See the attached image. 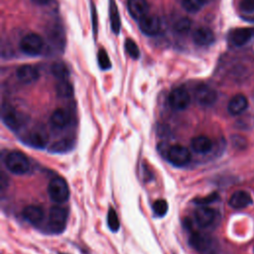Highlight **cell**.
<instances>
[{
    "label": "cell",
    "mask_w": 254,
    "mask_h": 254,
    "mask_svg": "<svg viewBox=\"0 0 254 254\" xmlns=\"http://www.w3.org/2000/svg\"><path fill=\"white\" fill-rule=\"evenodd\" d=\"M52 73L54 74L55 77H57L59 80H63V79H66L69 75V70L67 68V66L64 64V63H55L52 67H51Z\"/></svg>",
    "instance_id": "obj_23"
},
{
    "label": "cell",
    "mask_w": 254,
    "mask_h": 254,
    "mask_svg": "<svg viewBox=\"0 0 254 254\" xmlns=\"http://www.w3.org/2000/svg\"><path fill=\"white\" fill-rule=\"evenodd\" d=\"M92 19H93V31L96 34L97 33V24L94 22V19L96 20V10L94 7H92Z\"/></svg>",
    "instance_id": "obj_34"
},
{
    "label": "cell",
    "mask_w": 254,
    "mask_h": 254,
    "mask_svg": "<svg viewBox=\"0 0 254 254\" xmlns=\"http://www.w3.org/2000/svg\"><path fill=\"white\" fill-rule=\"evenodd\" d=\"M109 16H110V25L113 33L118 34L121 28V21L117 5L114 0L109 1Z\"/></svg>",
    "instance_id": "obj_22"
},
{
    "label": "cell",
    "mask_w": 254,
    "mask_h": 254,
    "mask_svg": "<svg viewBox=\"0 0 254 254\" xmlns=\"http://www.w3.org/2000/svg\"><path fill=\"white\" fill-rule=\"evenodd\" d=\"M194 219L196 223L201 227H208L211 225L215 218H216V212L214 209L207 207L206 205H202L194 210Z\"/></svg>",
    "instance_id": "obj_11"
},
{
    "label": "cell",
    "mask_w": 254,
    "mask_h": 254,
    "mask_svg": "<svg viewBox=\"0 0 254 254\" xmlns=\"http://www.w3.org/2000/svg\"><path fill=\"white\" fill-rule=\"evenodd\" d=\"M194 97L197 103L202 106H210L217 99L216 91L207 84H199L195 87Z\"/></svg>",
    "instance_id": "obj_8"
},
{
    "label": "cell",
    "mask_w": 254,
    "mask_h": 254,
    "mask_svg": "<svg viewBox=\"0 0 254 254\" xmlns=\"http://www.w3.org/2000/svg\"><path fill=\"white\" fill-rule=\"evenodd\" d=\"M127 7L131 17L137 21L146 17L149 12V5L146 0H128Z\"/></svg>",
    "instance_id": "obj_13"
},
{
    "label": "cell",
    "mask_w": 254,
    "mask_h": 254,
    "mask_svg": "<svg viewBox=\"0 0 254 254\" xmlns=\"http://www.w3.org/2000/svg\"><path fill=\"white\" fill-rule=\"evenodd\" d=\"M37 5H48L52 2V0H32Z\"/></svg>",
    "instance_id": "obj_35"
},
{
    "label": "cell",
    "mask_w": 254,
    "mask_h": 254,
    "mask_svg": "<svg viewBox=\"0 0 254 254\" xmlns=\"http://www.w3.org/2000/svg\"><path fill=\"white\" fill-rule=\"evenodd\" d=\"M48 193L57 203H64L69 197V189L66 182L60 177L53 178L48 185Z\"/></svg>",
    "instance_id": "obj_3"
},
{
    "label": "cell",
    "mask_w": 254,
    "mask_h": 254,
    "mask_svg": "<svg viewBox=\"0 0 254 254\" xmlns=\"http://www.w3.org/2000/svg\"><path fill=\"white\" fill-rule=\"evenodd\" d=\"M97 62L101 69L107 70L111 68V62L107 52L104 49H100L97 53Z\"/></svg>",
    "instance_id": "obj_27"
},
{
    "label": "cell",
    "mask_w": 254,
    "mask_h": 254,
    "mask_svg": "<svg viewBox=\"0 0 254 254\" xmlns=\"http://www.w3.org/2000/svg\"><path fill=\"white\" fill-rule=\"evenodd\" d=\"M56 90H57V94L60 97H64V98L70 97L73 92L71 84L66 79L59 80V82L56 86Z\"/></svg>",
    "instance_id": "obj_24"
},
{
    "label": "cell",
    "mask_w": 254,
    "mask_h": 254,
    "mask_svg": "<svg viewBox=\"0 0 254 254\" xmlns=\"http://www.w3.org/2000/svg\"><path fill=\"white\" fill-rule=\"evenodd\" d=\"M67 210L66 208L54 205L51 207L49 211V218H48V226L51 232L60 234L65 229L66 221H67Z\"/></svg>",
    "instance_id": "obj_2"
},
{
    "label": "cell",
    "mask_w": 254,
    "mask_h": 254,
    "mask_svg": "<svg viewBox=\"0 0 254 254\" xmlns=\"http://www.w3.org/2000/svg\"><path fill=\"white\" fill-rule=\"evenodd\" d=\"M217 198H218L217 193H211V194H209V195H207V196H205V197H200V198L195 199V201H196L195 203L200 204V205H206V204H208V203L213 202V201L216 200Z\"/></svg>",
    "instance_id": "obj_33"
},
{
    "label": "cell",
    "mask_w": 254,
    "mask_h": 254,
    "mask_svg": "<svg viewBox=\"0 0 254 254\" xmlns=\"http://www.w3.org/2000/svg\"><path fill=\"white\" fill-rule=\"evenodd\" d=\"M192 40L198 46H209L214 42V34L209 28L199 27L193 31Z\"/></svg>",
    "instance_id": "obj_17"
},
{
    "label": "cell",
    "mask_w": 254,
    "mask_h": 254,
    "mask_svg": "<svg viewBox=\"0 0 254 254\" xmlns=\"http://www.w3.org/2000/svg\"><path fill=\"white\" fill-rule=\"evenodd\" d=\"M191 27V21L189 18H181L175 23V31L179 34H187Z\"/></svg>",
    "instance_id": "obj_31"
},
{
    "label": "cell",
    "mask_w": 254,
    "mask_h": 254,
    "mask_svg": "<svg viewBox=\"0 0 254 254\" xmlns=\"http://www.w3.org/2000/svg\"><path fill=\"white\" fill-rule=\"evenodd\" d=\"M48 139H49V136L46 133V131L42 128H37V129H33L32 131H30L23 138V141L27 145H29L33 148L43 149L47 146Z\"/></svg>",
    "instance_id": "obj_9"
},
{
    "label": "cell",
    "mask_w": 254,
    "mask_h": 254,
    "mask_svg": "<svg viewBox=\"0 0 254 254\" xmlns=\"http://www.w3.org/2000/svg\"><path fill=\"white\" fill-rule=\"evenodd\" d=\"M153 211L156 216L163 217L168 212V202L165 199H157L152 205Z\"/></svg>",
    "instance_id": "obj_28"
},
{
    "label": "cell",
    "mask_w": 254,
    "mask_h": 254,
    "mask_svg": "<svg viewBox=\"0 0 254 254\" xmlns=\"http://www.w3.org/2000/svg\"><path fill=\"white\" fill-rule=\"evenodd\" d=\"M190 246L199 252L207 251L212 245V239L206 234L193 232L190 237Z\"/></svg>",
    "instance_id": "obj_15"
},
{
    "label": "cell",
    "mask_w": 254,
    "mask_h": 254,
    "mask_svg": "<svg viewBox=\"0 0 254 254\" xmlns=\"http://www.w3.org/2000/svg\"><path fill=\"white\" fill-rule=\"evenodd\" d=\"M228 203L232 208L241 209L250 205L252 203V198L247 191L237 190L231 194Z\"/></svg>",
    "instance_id": "obj_18"
},
{
    "label": "cell",
    "mask_w": 254,
    "mask_h": 254,
    "mask_svg": "<svg viewBox=\"0 0 254 254\" xmlns=\"http://www.w3.org/2000/svg\"><path fill=\"white\" fill-rule=\"evenodd\" d=\"M248 107V100L243 94L234 95L228 102L227 110L231 115H239Z\"/></svg>",
    "instance_id": "obj_19"
},
{
    "label": "cell",
    "mask_w": 254,
    "mask_h": 254,
    "mask_svg": "<svg viewBox=\"0 0 254 254\" xmlns=\"http://www.w3.org/2000/svg\"><path fill=\"white\" fill-rule=\"evenodd\" d=\"M124 47H125V51L127 52V54L134 60H137L140 56V51L139 48L137 46V44L131 40V39H126L125 43H124Z\"/></svg>",
    "instance_id": "obj_29"
},
{
    "label": "cell",
    "mask_w": 254,
    "mask_h": 254,
    "mask_svg": "<svg viewBox=\"0 0 254 254\" xmlns=\"http://www.w3.org/2000/svg\"><path fill=\"white\" fill-rule=\"evenodd\" d=\"M167 160L176 167L186 166L191 159L190 150L183 145H173L166 150Z\"/></svg>",
    "instance_id": "obj_4"
},
{
    "label": "cell",
    "mask_w": 254,
    "mask_h": 254,
    "mask_svg": "<svg viewBox=\"0 0 254 254\" xmlns=\"http://www.w3.org/2000/svg\"><path fill=\"white\" fill-rule=\"evenodd\" d=\"M254 37V29L252 28H237L229 33V42L236 47H241L247 44Z\"/></svg>",
    "instance_id": "obj_10"
},
{
    "label": "cell",
    "mask_w": 254,
    "mask_h": 254,
    "mask_svg": "<svg viewBox=\"0 0 254 254\" xmlns=\"http://www.w3.org/2000/svg\"><path fill=\"white\" fill-rule=\"evenodd\" d=\"M2 121L12 131H19L26 124V117L23 113L11 106H3Z\"/></svg>",
    "instance_id": "obj_5"
},
{
    "label": "cell",
    "mask_w": 254,
    "mask_h": 254,
    "mask_svg": "<svg viewBox=\"0 0 254 254\" xmlns=\"http://www.w3.org/2000/svg\"><path fill=\"white\" fill-rule=\"evenodd\" d=\"M161 21L156 16L147 15L139 21V28L141 32L147 36H156L161 31Z\"/></svg>",
    "instance_id": "obj_12"
},
{
    "label": "cell",
    "mask_w": 254,
    "mask_h": 254,
    "mask_svg": "<svg viewBox=\"0 0 254 254\" xmlns=\"http://www.w3.org/2000/svg\"><path fill=\"white\" fill-rule=\"evenodd\" d=\"M43 38L35 33L27 34L20 42V49L23 53L29 56H38L44 49Z\"/></svg>",
    "instance_id": "obj_6"
},
{
    "label": "cell",
    "mask_w": 254,
    "mask_h": 254,
    "mask_svg": "<svg viewBox=\"0 0 254 254\" xmlns=\"http://www.w3.org/2000/svg\"><path fill=\"white\" fill-rule=\"evenodd\" d=\"M70 122V114L64 108L56 109L51 115V123L58 129L65 128Z\"/></svg>",
    "instance_id": "obj_20"
},
{
    "label": "cell",
    "mask_w": 254,
    "mask_h": 254,
    "mask_svg": "<svg viewBox=\"0 0 254 254\" xmlns=\"http://www.w3.org/2000/svg\"><path fill=\"white\" fill-rule=\"evenodd\" d=\"M107 224H108L110 230H112L113 232L118 231L119 228H120V221H119L118 215H117V213H116V211L113 207H110L109 210H108Z\"/></svg>",
    "instance_id": "obj_26"
},
{
    "label": "cell",
    "mask_w": 254,
    "mask_h": 254,
    "mask_svg": "<svg viewBox=\"0 0 254 254\" xmlns=\"http://www.w3.org/2000/svg\"><path fill=\"white\" fill-rule=\"evenodd\" d=\"M190 101V94L184 87H177L173 89L168 97L169 105L176 111H182L186 109L189 106Z\"/></svg>",
    "instance_id": "obj_7"
},
{
    "label": "cell",
    "mask_w": 254,
    "mask_h": 254,
    "mask_svg": "<svg viewBox=\"0 0 254 254\" xmlns=\"http://www.w3.org/2000/svg\"><path fill=\"white\" fill-rule=\"evenodd\" d=\"M71 148V141L69 139H63L52 145L51 151L55 153H64Z\"/></svg>",
    "instance_id": "obj_30"
},
{
    "label": "cell",
    "mask_w": 254,
    "mask_h": 254,
    "mask_svg": "<svg viewBox=\"0 0 254 254\" xmlns=\"http://www.w3.org/2000/svg\"><path fill=\"white\" fill-rule=\"evenodd\" d=\"M16 74L18 79L26 84H30L37 81L40 76V72L38 68H36L31 64H24L19 66Z\"/></svg>",
    "instance_id": "obj_14"
},
{
    "label": "cell",
    "mask_w": 254,
    "mask_h": 254,
    "mask_svg": "<svg viewBox=\"0 0 254 254\" xmlns=\"http://www.w3.org/2000/svg\"><path fill=\"white\" fill-rule=\"evenodd\" d=\"M5 166L14 175H24L30 170V162L25 154L19 151H12L6 155Z\"/></svg>",
    "instance_id": "obj_1"
},
{
    "label": "cell",
    "mask_w": 254,
    "mask_h": 254,
    "mask_svg": "<svg viewBox=\"0 0 254 254\" xmlns=\"http://www.w3.org/2000/svg\"><path fill=\"white\" fill-rule=\"evenodd\" d=\"M239 8L241 11L245 13H253L254 12V0H241L239 4Z\"/></svg>",
    "instance_id": "obj_32"
},
{
    "label": "cell",
    "mask_w": 254,
    "mask_h": 254,
    "mask_svg": "<svg viewBox=\"0 0 254 254\" xmlns=\"http://www.w3.org/2000/svg\"><path fill=\"white\" fill-rule=\"evenodd\" d=\"M22 214H23V217L25 218V220H27L29 223L34 224V225L40 224L45 217L43 208L39 205H34V204L27 205L23 209Z\"/></svg>",
    "instance_id": "obj_16"
},
{
    "label": "cell",
    "mask_w": 254,
    "mask_h": 254,
    "mask_svg": "<svg viewBox=\"0 0 254 254\" xmlns=\"http://www.w3.org/2000/svg\"><path fill=\"white\" fill-rule=\"evenodd\" d=\"M204 3L205 0H182L183 8L190 13H195L199 11Z\"/></svg>",
    "instance_id": "obj_25"
},
{
    "label": "cell",
    "mask_w": 254,
    "mask_h": 254,
    "mask_svg": "<svg viewBox=\"0 0 254 254\" xmlns=\"http://www.w3.org/2000/svg\"><path fill=\"white\" fill-rule=\"evenodd\" d=\"M191 149L198 154L208 153L212 148V141L204 135L195 136L190 141Z\"/></svg>",
    "instance_id": "obj_21"
}]
</instances>
